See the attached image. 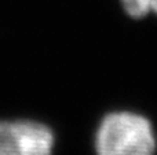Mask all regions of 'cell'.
<instances>
[{
	"mask_svg": "<svg viewBox=\"0 0 157 155\" xmlns=\"http://www.w3.org/2000/svg\"><path fill=\"white\" fill-rule=\"evenodd\" d=\"M51 128L29 120L0 121V155H52Z\"/></svg>",
	"mask_w": 157,
	"mask_h": 155,
	"instance_id": "obj_2",
	"label": "cell"
},
{
	"mask_svg": "<svg viewBox=\"0 0 157 155\" xmlns=\"http://www.w3.org/2000/svg\"><path fill=\"white\" fill-rule=\"evenodd\" d=\"M123 10L134 19H141L155 13L157 15V0H120Z\"/></svg>",
	"mask_w": 157,
	"mask_h": 155,
	"instance_id": "obj_3",
	"label": "cell"
},
{
	"mask_svg": "<svg viewBox=\"0 0 157 155\" xmlns=\"http://www.w3.org/2000/svg\"><path fill=\"white\" fill-rule=\"evenodd\" d=\"M156 148L152 122L138 113H110L95 132L97 155H155Z\"/></svg>",
	"mask_w": 157,
	"mask_h": 155,
	"instance_id": "obj_1",
	"label": "cell"
}]
</instances>
